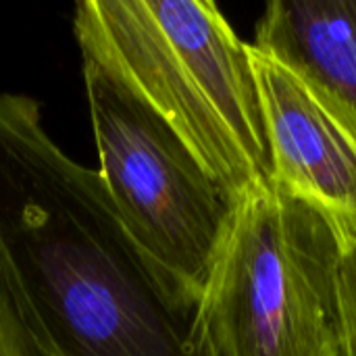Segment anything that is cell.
Masks as SVG:
<instances>
[{"label":"cell","mask_w":356,"mask_h":356,"mask_svg":"<svg viewBox=\"0 0 356 356\" xmlns=\"http://www.w3.org/2000/svg\"><path fill=\"white\" fill-rule=\"evenodd\" d=\"M0 280L40 356H209L196 307L148 261L96 169L0 94Z\"/></svg>","instance_id":"1"},{"label":"cell","mask_w":356,"mask_h":356,"mask_svg":"<svg viewBox=\"0 0 356 356\" xmlns=\"http://www.w3.org/2000/svg\"><path fill=\"white\" fill-rule=\"evenodd\" d=\"M81 56L134 88L238 200L271 186L259 86L244 42L211 0H81Z\"/></svg>","instance_id":"2"},{"label":"cell","mask_w":356,"mask_h":356,"mask_svg":"<svg viewBox=\"0 0 356 356\" xmlns=\"http://www.w3.org/2000/svg\"><path fill=\"white\" fill-rule=\"evenodd\" d=\"M342 240L273 181L240 196L196 305L209 356H342Z\"/></svg>","instance_id":"3"},{"label":"cell","mask_w":356,"mask_h":356,"mask_svg":"<svg viewBox=\"0 0 356 356\" xmlns=\"http://www.w3.org/2000/svg\"><path fill=\"white\" fill-rule=\"evenodd\" d=\"M81 73L96 171L119 219L148 261L196 307L236 200L117 73L86 56Z\"/></svg>","instance_id":"4"},{"label":"cell","mask_w":356,"mask_h":356,"mask_svg":"<svg viewBox=\"0 0 356 356\" xmlns=\"http://www.w3.org/2000/svg\"><path fill=\"white\" fill-rule=\"evenodd\" d=\"M271 181L332 217L356 219V138L311 86L250 44Z\"/></svg>","instance_id":"5"},{"label":"cell","mask_w":356,"mask_h":356,"mask_svg":"<svg viewBox=\"0 0 356 356\" xmlns=\"http://www.w3.org/2000/svg\"><path fill=\"white\" fill-rule=\"evenodd\" d=\"M250 44L298 73L356 138V0H273Z\"/></svg>","instance_id":"6"},{"label":"cell","mask_w":356,"mask_h":356,"mask_svg":"<svg viewBox=\"0 0 356 356\" xmlns=\"http://www.w3.org/2000/svg\"><path fill=\"white\" fill-rule=\"evenodd\" d=\"M340 240L342 261L338 273L342 356H356V219L334 217Z\"/></svg>","instance_id":"7"}]
</instances>
